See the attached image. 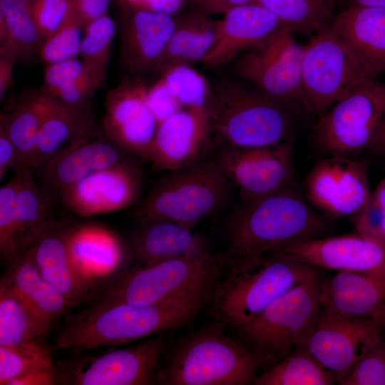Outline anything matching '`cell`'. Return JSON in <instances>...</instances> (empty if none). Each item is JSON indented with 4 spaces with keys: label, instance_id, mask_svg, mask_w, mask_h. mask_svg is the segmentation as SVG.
<instances>
[{
    "label": "cell",
    "instance_id": "cell-1",
    "mask_svg": "<svg viewBox=\"0 0 385 385\" xmlns=\"http://www.w3.org/2000/svg\"><path fill=\"white\" fill-rule=\"evenodd\" d=\"M212 289L148 304L93 302L63 327L56 338L57 346L79 352L186 327L207 306Z\"/></svg>",
    "mask_w": 385,
    "mask_h": 385
},
{
    "label": "cell",
    "instance_id": "cell-2",
    "mask_svg": "<svg viewBox=\"0 0 385 385\" xmlns=\"http://www.w3.org/2000/svg\"><path fill=\"white\" fill-rule=\"evenodd\" d=\"M329 222L290 186L252 201L231 216L224 229L227 265L252 262L292 243L321 237Z\"/></svg>",
    "mask_w": 385,
    "mask_h": 385
},
{
    "label": "cell",
    "instance_id": "cell-3",
    "mask_svg": "<svg viewBox=\"0 0 385 385\" xmlns=\"http://www.w3.org/2000/svg\"><path fill=\"white\" fill-rule=\"evenodd\" d=\"M212 132L222 148H252L292 140L300 109L276 99L256 86L222 80L207 101Z\"/></svg>",
    "mask_w": 385,
    "mask_h": 385
},
{
    "label": "cell",
    "instance_id": "cell-4",
    "mask_svg": "<svg viewBox=\"0 0 385 385\" xmlns=\"http://www.w3.org/2000/svg\"><path fill=\"white\" fill-rule=\"evenodd\" d=\"M206 307L216 322L232 329L242 326L294 287L322 277V269L279 252L252 262L227 266Z\"/></svg>",
    "mask_w": 385,
    "mask_h": 385
},
{
    "label": "cell",
    "instance_id": "cell-5",
    "mask_svg": "<svg viewBox=\"0 0 385 385\" xmlns=\"http://www.w3.org/2000/svg\"><path fill=\"white\" fill-rule=\"evenodd\" d=\"M218 322L201 327L166 349L158 371L161 385L252 384L262 366Z\"/></svg>",
    "mask_w": 385,
    "mask_h": 385
},
{
    "label": "cell",
    "instance_id": "cell-6",
    "mask_svg": "<svg viewBox=\"0 0 385 385\" xmlns=\"http://www.w3.org/2000/svg\"><path fill=\"white\" fill-rule=\"evenodd\" d=\"M226 267L222 256L211 253L140 265L99 282L92 297L93 302L156 303L213 289Z\"/></svg>",
    "mask_w": 385,
    "mask_h": 385
},
{
    "label": "cell",
    "instance_id": "cell-7",
    "mask_svg": "<svg viewBox=\"0 0 385 385\" xmlns=\"http://www.w3.org/2000/svg\"><path fill=\"white\" fill-rule=\"evenodd\" d=\"M230 183L216 160H200L159 180L133 215L138 223L167 220L193 229L225 204Z\"/></svg>",
    "mask_w": 385,
    "mask_h": 385
},
{
    "label": "cell",
    "instance_id": "cell-8",
    "mask_svg": "<svg viewBox=\"0 0 385 385\" xmlns=\"http://www.w3.org/2000/svg\"><path fill=\"white\" fill-rule=\"evenodd\" d=\"M322 282L318 277L294 287L250 322L232 329L262 366L276 364L302 344L322 309Z\"/></svg>",
    "mask_w": 385,
    "mask_h": 385
},
{
    "label": "cell",
    "instance_id": "cell-9",
    "mask_svg": "<svg viewBox=\"0 0 385 385\" xmlns=\"http://www.w3.org/2000/svg\"><path fill=\"white\" fill-rule=\"evenodd\" d=\"M385 115V82L368 79L338 100L315 123L314 148L324 156L351 157L372 147Z\"/></svg>",
    "mask_w": 385,
    "mask_h": 385
},
{
    "label": "cell",
    "instance_id": "cell-10",
    "mask_svg": "<svg viewBox=\"0 0 385 385\" xmlns=\"http://www.w3.org/2000/svg\"><path fill=\"white\" fill-rule=\"evenodd\" d=\"M376 78L364 63L327 26L304 46L302 85L312 114L318 118L351 90Z\"/></svg>",
    "mask_w": 385,
    "mask_h": 385
},
{
    "label": "cell",
    "instance_id": "cell-11",
    "mask_svg": "<svg viewBox=\"0 0 385 385\" xmlns=\"http://www.w3.org/2000/svg\"><path fill=\"white\" fill-rule=\"evenodd\" d=\"M283 26L237 58L234 73L267 95L312 114L302 85L304 46Z\"/></svg>",
    "mask_w": 385,
    "mask_h": 385
},
{
    "label": "cell",
    "instance_id": "cell-12",
    "mask_svg": "<svg viewBox=\"0 0 385 385\" xmlns=\"http://www.w3.org/2000/svg\"><path fill=\"white\" fill-rule=\"evenodd\" d=\"M379 319L348 317L322 307L305 340L307 349L340 381L368 351L384 340Z\"/></svg>",
    "mask_w": 385,
    "mask_h": 385
},
{
    "label": "cell",
    "instance_id": "cell-13",
    "mask_svg": "<svg viewBox=\"0 0 385 385\" xmlns=\"http://www.w3.org/2000/svg\"><path fill=\"white\" fill-rule=\"evenodd\" d=\"M292 140L252 148H222L216 162L243 201L255 200L292 186Z\"/></svg>",
    "mask_w": 385,
    "mask_h": 385
},
{
    "label": "cell",
    "instance_id": "cell-14",
    "mask_svg": "<svg viewBox=\"0 0 385 385\" xmlns=\"http://www.w3.org/2000/svg\"><path fill=\"white\" fill-rule=\"evenodd\" d=\"M369 165L349 156L327 155L317 160L307 175L309 201L333 217H351L369 200Z\"/></svg>",
    "mask_w": 385,
    "mask_h": 385
},
{
    "label": "cell",
    "instance_id": "cell-15",
    "mask_svg": "<svg viewBox=\"0 0 385 385\" xmlns=\"http://www.w3.org/2000/svg\"><path fill=\"white\" fill-rule=\"evenodd\" d=\"M147 88L141 77H125L108 91L102 131L132 155L148 160L158 123L150 110Z\"/></svg>",
    "mask_w": 385,
    "mask_h": 385
},
{
    "label": "cell",
    "instance_id": "cell-16",
    "mask_svg": "<svg viewBox=\"0 0 385 385\" xmlns=\"http://www.w3.org/2000/svg\"><path fill=\"white\" fill-rule=\"evenodd\" d=\"M168 345L164 335L148 339L134 346L114 349L88 358L66 375L78 385H147L157 384V374Z\"/></svg>",
    "mask_w": 385,
    "mask_h": 385
},
{
    "label": "cell",
    "instance_id": "cell-17",
    "mask_svg": "<svg viewBox=\"0 0 385 385\" xmlns=\"http://www.w3.org/2000/svg\"><path fill=\"white\" fill-rule=\"evenodd\" d=\"M131 156L96 128L75 139L34 172L40 186L54 201L63 190L99 170L132 160Z\"/></svg>",
    "mask_w": 385,
    "mask_h": 385
},
{
    "label": "cell",
    "instance_id": "cell-18",
    "mask_svg": "<svg viewBox=\"0 0 385 385\" xmlns=\"http://www.w3.org/2000/svg\"><path fill=\"white\" fill-rule=\"evenodd\" d=\"M140 188V170L132 160L93 173L63 190L56 200L86 217L130 207L137 201Z\"/></svg>",
    "mask_w": 385,
    "mask_h": 385
},
{
    "label": "cell",
    "instance_id": "cell-19",
    "mask_svg": "<svg viewBox=\"0 0 385 385\" xmlns=\"http://www.w3.org/2000/svg\"><path fill=\"white\" fill-rule=\"evenodd\" d=\"M119 24L120 56L131 76L156 72L177 24L178 14L123 7Z\"/></svg>",
    "mask_w": 385,
    "mask_h": 385
},
{
    "label": "cell",
    "instance_id": "cell-20",
    "mask_svg": "<svg viewBox=\"0 0 385 385\" xmlns=\"http://www.w3.org/2000/svg\"><path fill=\"white\" fill-rule=\"evenodd\" d=\"M276 252L320 269L385 276V245L358 233L306 239Z\"/></svg>",
    "mask_w": 385,
    "mask_h": 385
},
{
    "label": "cell",
    "instance_id": "cell-21",
    "mask_svg": "<svg viewBox=\"0 0 385 385\" xmlns=\"http://www.w3.org/2000/svg\"><path fill=\"white\" fill-rule=\"evenodd\" d=\"M211 135L207 104L183 108L158 125L148 160L156 170L183 168L200 160Z\"/></svg>",
    "mask_w": 385,
    "mask_h": 385
},
{
    "label": "cell",
    "instance_id": "cell-22",
    "mask_svg": "<svg viewBox=\"0 0 385 385\" xmlns=\"http://www.w3.org/2000/svg\"><path fill=\"white\" fill-rule=\"evenodd\" d=\"M283 26L274 14L255 1L234 7L216 21L215 41L202 63L217 67L232 62Z\"/></svg>",
    "mask_w": 385,
    "mask_h": 385
},
{
    "label": "cell",
    "instance_id": "cell-23",
    "mask_svg": "<svg viewBox=\"0 0 385 385\" xmlns=\"http://www.w3.org/2000/svg\"><path fill=\"white\" fill-rule=\"evenodd\" d=\"M68 229L65 223L52 222L29 249L41 275L75 307L91 298L96 285L77 270L71 260Z\"/></svg>",
    "mask_w": 385,
    "mask_h": 385
},
{
    "label": "cell",
    "instance_id": "cell-24",
    "mask_svg": "<svg viewBox=\"0 0 385 385\" xmlns=\"http://www.w3.org/2000/svg\"><path fill=\"white\" fill-rule=\"evenodd\" d=\"M130 248L140 265L210 254L207 240L192 228L160 219L138 222Z\"/></svg>",
    "mask_w": 385,
    "mask_h": 385
},
{
    "label": "cell",
    "instance_id": "cell-25",
    "mask_svg": "<svg viewBox=\"0 0 385 385\" xmlns=\"http://www.w3.org/2000/svg\"><path fill=\"white\" fill-rule=\"evenodd\" d=\"M322 307L348 317L379 319L385 310V276L339 271L322 279Z\"/></svg>",
    "mask_w": 385,
    "mask_h": 385
},
{
    "label": "cell",
    "instance_id": "cell-26",
    "mask_svg": "<svg viewBox=\"0 0 385 385\" xmlns=\"http://www.w3.org/2000/svg\"><path fill=\"white\" fill-rule=\"evenodd\" d=\"M328 26L376 78L385 71V6H345Z\"/></svg>",
    "mask_w": 385,
    "mask_h": 385
},
{
    "label": "cell",
    "instance_id": "cell-27",
    "mask_svg": "<svg viewBox=\"0 0 385 385\" xmlns=\"http://www.w3.org/2000/svg\"><path fill=\"white\" fill-rule=\"evenodd\" d=\"M67 243L77 270L96 285L115 273L123 261V247L116 235L98 224L69 227Z\"/></svg>",
    "mask_w": 385,
    "mask_h": 385
},
{
    "label": "cell",
    "instance_id": "cell-28",
    "mask_svg": "<svg viewBox=\"0 0 385 385\" xmlns=\"http://www.w3.org/2000/svg\"><path fill=\"white\" fill-rule=\"evenodd\" d=\"M3 278L50 328L73 308L41 275L29 248L9 264Z\"/></svg>",
    "mask_w": 385,
    "mask_h": 385
},
{
    "label": "cell",
    "instance_id": "cell-29",
    "mask_svg": "<svg viewBox=\"0 0 385 385\" xmlns=\"http://www.w3.org/2000/svg\"><path fill=\"white\" fill-rule=\"evenodd\" d=\"M97 128L91 111L52 97L43 118L30 167L35 170L75 139Z\"/></svg>",
    "mask_w": 385,
    "mask_h": 385
},
{
    "label": "cell",
    "instance_id": "cell-30",
    "mask_svg": "<svg viewBox=\"0 0 385 385\" xmlns=\"http://www.w3.org/2000/svg\"><path fill=\"white\" fill-rule=\"evenodd\" d=\"M179 14V13H178ZM167 44L157 73L178 65L191 66L203 61L212 48L216 36V21L210 16L192 9L180 15Z\"/></svg>",
    "mask_w": 385,
    "mask_h": 385
},
{
    "label": "cell",
    "instance_id": "cell-31",
    "mask_svg": "<svg viewBox=\"0 0 385 385\" xmlns=\"http://www.w3.org/2000/svg\"><path fill=\"white\" fill-rule=\"evenodd\" d=\"M53 202L37 182L34 170L24 168L16 198V259L31 246L48 225L53 222L51 219Z\"/></svg>",
    "mask_w": 385,
    "mask_h": 385
},
{
    "label": "cell",
    "instance_id": "cell-32",
    "mask_svg": "<svg viewBox=\"0 0 385 385\" xmlns=\"http://www.w3.org/2000/svg\"><path fill=\"white\" fill-rule=\"evenodd\" d=\"M34 0H0V54L26 63L38 53L43 39L33 14Z\"/></svg>",
    "mask_w": 385,
    "mask_h": 385
},
{
    "label": "cell",
    "instance_id": "cell-33",
    "mask_svg": "<svg viewBox=\"0 0 385 385\" xmlns=\"http://www.w3.org/2000/svg\"><path fill=\"white\" fill-rule=\"evenodd\" d=\"M51 99L52 96L39 89L26 95L10 111L1 113L0 120L4 121L19 152V169L31 168L39 131Z\"/></svg>",
    "mask_w": 385,
    "mask_h": 385
},
{
    "label": "cell",
    "instance_id": "cell-34",
    "mask_svg": "<svg viewBox=\"0 0 385 385\" xmlns=\"http://www.w3.org/2000/svg\"><path fill=\"white\" fill-rule=\"evenodd\" d=\"M51 329L2 278L0 282V346L40 340Z\"/></svg>",
    "mask_w": 385,
    "mask_h": 385
},
{
    "label": "cell",
    "instance_id": "cell-35",
    "mask_svg": "<svg viewBox=\"0 0 385 385\" xmlns=\"http://www.w3.org/2000/svg\"><path fill=\"white\" fill-rule=\"evenodd\" d=\"M334 375L303 347L268 368L255 377V385H332Z\"/></svg>",
    "mask_w": 385,
    "mask_h": 385
},
{
    "label": "cell",
    "instance_id": "cell-36",
    "mask_svg": "<svg viewBox=\"0 0 385 385\" xmlns=\"http://www.w3.org/2000/svg\"><path fill=\"white\" fill-rule=\"evenodd\" d=\"M294 32H316L329 25L337 0H255Z\"/></svg>",
    "mask_w": 385,
    "mask_h": 385
},
{
    "label": "cell",
    "instance_id": "cell-37",
    "mask_svg": "<svg viewBox=\"0 0 385 385\" xmlns=\"http://www.w3.org/2000/svg\"><path fill=\"white\" fill-rule=\"evenodd\" d=\"M53 366L50 349L40 340L0 346L1 385H9L30 371Z\"/></svg>",
    "mask_w": 385,
    "mask_h": 385
},
{
    "label": "cell",
    "instance_id": "cell-38",
    "mask_svg": "<svg viewBox=\"0 0 385 385\" xmlns=\"http://www.w3.org/2000/svg\"><path fill=\"white\" fill-rule=\"evenodd\" d=\"M115 33V24L108 14L88 23L84 29L79 56L90 71L103 81L110 63Z\"/></svg>",
    "mask_w": 385,
    "mask_h": 385
},
{
    "label": "cell",
    "instance_id": "cell-39",
    "mask_svg": "<svg viewBox=\"0 0 385 385\" xmlns=\"http://www.w3.org/2000/svg\"><path fill=\"white\" fill-rule=\"evenodd\" d=\"M160 74L169 91L184 108L207 104L211 87L191 66H171Z\"/></svg>",
    "mask_w": 385,
    "mask_h": 385
},
{
    "label": "cell",
    "instance_id": "cell-40",
    "mask_svg": "<svg viewBox=\"0 0 385 385\" xmlns=\"http://www.w3.org/2000/svg\"><path fill=\"white\" fill-rule=\"evenodd\" d=\"M85 26L74 13L43 42L38 54L47 65L76 58L80 54Z\"/></svg>",
    "mask_w": 385,
    "mask_h": 385
},
{
    "label": "cell",
    "instance_id": "cell-41",
    "mask_svg": "<svg viewBox=\"0 0 385 385\" xmlns=\"http://www.w3.org/2000/svg\"><path fill=\"white\" fill-rule=\"evenodd\" d=\"M23 169L16 170L14 176L0 188V255L8 265L16 256V198L23 177Z\"/></svg>",
    "mask_w": 385,
    "mask_h": 385
},
{
    "label": "cell",
    "instance_id": "cell-42",
    "mask_svg": "<svg viewBox=\"0 0 385 385\" xmlns=\"http://www.w3.org/2000/svg\"><path fill=\"white\" fill-rule=\"evenodd\" d=\"M350 220L356 233L385 245V177Z\"/></svg>",
    "mask_w": 385,
    "mask_h": 385
},
{
    "label": "cell",
    "instance_id": "cell-43",
    "mask_svg": "<svg viewBox=\"0 0 385 385\" xmlns=\"http://www.w3.org/2000/svg\"><path fill=\"white\" fill-rule=\"evenodd\" d=\"M340 385H385V339L363 355Z\"/></svg>",
    "mask_w": 385,
    "mask_h": 385
},
{
    "label": "cell",
    "instance_id": "cell-44",
    "mask_svg": "<svg viewBox=\"0 0 385 385\" xmlns=\"http://www.w3.org/2000/svg\"><path fill=\"white\" fill-rule=\"evenodd\" d=\"M33 14L44 41L73 14L71 0H34Z\"/></svg>",
    "mask_w": 385,
    "mask_h": 385
},
{
    "label": "cell",
    "instance_id": "cell-45",
    "mask_svg": "<svg viewBox=\"0 0 385 385\" xmlns=\"http://www.w3.org/2000/svg\"><path fill=\"white\" fill-rule=\"evenodd\" d=\"M88 74L93 75L83 61L77 58L51 63L47 65L44 71L43 84L40 90L53 96L60 89Z\"/></svg>",
    "mask_w": 385,
    "mask_h": 385
},
{
    "label": "cell",
    "instance_id": "cell-46",
    "mask_svg": "<svg viewBox=\"0 0 385 385\" xmlns=\"http://www.w3.org/2000/svg\"><path fill=\"white\" fill-rule=\"evenodd\" d=\"M103 81L92 74H88L60 89L52 97L80 109L91 111V99Z\"/></svg>",
    "mask_w": 385,
    "mask_h": 385
},
{
    "label": "cell",
    "instance_id": "cell-47",
    "mask_svg": "<svg viewBox=\"0 0 385 385\" xmlns=\"http://www.w3.org/2000/svg\"><path fill=\"white\" fill-rule=\"evenodd\" d=\"M146 99L158 124L184 108L169 91L160 76L155 83L148 87Z\"/></svg>",
    "mask_w": 385,
    "mask_h": 385
},
{
    "label": "cell",
    "instance_id": "cell-48",
    "mask_svg": "<svg viewBox=\"0 0 385 385\" xmlns=\"http://www.w3.org/2000/svg\"><path fill=\"white\" fill-rule=\"evenodd\" d=\"M20 168L18 150L11 140L3 120H0V180L10 169Z\"/></svg>",
    "mask_w": 385,
    "mask_h": 385
},
{
    "label": "cell",
    "instance_id": "cell-49",
    "mask_svg": "<svg viewBox=\"0 0 385 385\" xmlns=\"http://www.w3.org/2000/svg\"><path fill=\"white\" fill-rule=\"evenodd\" d=\"M111 2V0H71L73 13L84 26L108 14Z\"/></svg>",
    "mask_w": 385,
    "mask_h": 385
},
{
    "label": "cell",
    "instance_id": "cell-50",
    "mask_svg": "<svg viewBox=\"0 0 385 385\" xmlns=\"http://www.w3.org/2000/svg\"><path fill=\"white\" fill-rule=\"evenodd\" d=\"M58 382L59 372L55 366L30 371L12 380L9 385H53Z\"/></svg>",
    "mask_w": 385,
    "mask_h": 385
},
{
    "label": "cell",
    "instance_id": "cell-51",
    "mask_svg": "<svg viewBox=\"0 0 385 385\" xmlns=\"http://www.w3.org/2000/svg\"><path fill=\"white\" fill-rule=\"evenodd\" d=\"M255 1V0H188L193 9L209 16L224 14L231 9Z\"/></svg>",
    "mask_w": 385,
    "mask_h": 385
},
{
    "label": "cell",
    "instance_id": "cell-52",
    "mask_svg": "<svg viewBox=\"0 0 385 385\" xmlns=\"http://www.w3.org/2000/svg\"><path fill=\"white\" fill-rule=\"evenodd\" d=\"M19 62L13 54H0V101H2L6 91L14 84L13 73L14 65Z\"/></svg>",
    "mask_w": 385,
    "mask_h": 385
},
{
    "label": "cell",
    "instance_id": "cell-53",
    "mask_svg": "<svg viewBox=\"0 0 385 385\" xmlns=\"http://www.w3.org/2000/svg\"><path fill=\"white\" fill-rule=\"evenodd\" d=\"M188 3V0H147V9L177 14Z\"/></svg>",
    "mask_w": 385,
    "mask_h": 385
},
{
    "label": "cell",
    "instance_id": "cell-54",
    "mask_svg": "<svg viewBox=\"0 0 385 385\" xmlns=\"http://www.w3.org/2000/svg\"><path fill=\"white\" fill-rule=\"evenodd\" d=\"M371 149L385 158V115Z\"/></svg>",
    "mask_w": 385,
    "mask_h": 385
},
{
    "label": "cell",
    "instance_id": "cell-55",
    "mask_svg": "<svg viewBox=\"0 0 385 385\" xmlns=\"http://www.w3.org/2000/svg\"><path fill=\"white\" fill-rule=\"evenodd\" d=\"M340 1H342L344 3L345 6H385V0H340Z\"/></svg>",
    "mask_w": 385,
    "mask_h": 385
},
{
    "label": "cell",
    "instance_id": "cell-56",
    "mask_svg": "<svg viewBox=\"0 0 385 385\" xmlns=\"http://www.w3.org/2000/svg\"><path fill=\"white\" fill-rule=\"evenodd\" d=\"M123 7L147 9V0H118Z\"/></svg>",
    "mask_w": 385,
    "mask_h": 385
},
{
    "label": "cell",
    "instance_id": "cell-57",
    "mask_svg": "<svg viewBox=\"0 0 385 385\" xmlns=\"http://www.w3.org/2000/svg\"><path fill=\"white\" fill-rule=\"evenodd\" d=\"M379 322H381V326L383 327V330H384V337H385V310L384 311V312L381 314V315L380 316V317L379 318ZM385 339V338H384Z\"/></svg>",
    "mask_w": 385,
    "mask_h": 385
}]
</instances>
